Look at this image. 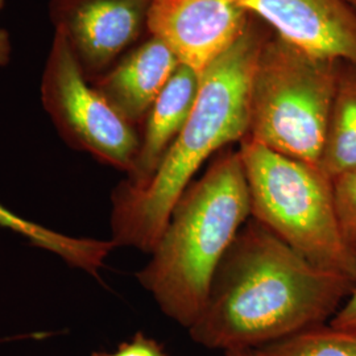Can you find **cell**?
I'll return each mask as SVG.
<instances>
[{
  "mask_svg": "<svg viewBox=\"0 0 356 356\" xmlns=\"http://www.w3.org/2000/svg\"><path fill=\"white\" fill-rule=\"evenodd\" d=\"M356 284L313 266L254 218L216 268L191 341L225 353L252 350L325 325Z\"/></svg>",
  "mask_w": 356,
  "mask_h": 356,
  "instance_id": "cell-1",
  "label": "cell"
},
{
  "mask_svg": "<svg viewBox=\"0 0 356 356\" xmlns=\"http://www.w3.org/2000/svg\"><path fill=\"white\" fill-rule=\"evenodd\" d=\"M266 32L252 16L238 41L201 74L186 124L151 179L141 188L122 182L113 193V242L152 252L179 197L204 161L250 129V86Z\"/></svg>",
  "mask_w": 356,
  "mask_h": 356,
  "instance_id": "cell-2",
  "label": "cell"
},
{
  "mask_svg": "<svg viewBox=\"0 0 356 356\" xmlns=\"http://www.w3.org/2000/svg\"><path fill=\"white\" fill-rule=\"evenodd\" d=\"M248 216L242 157L227 149L179 197L151 260L138 273L165 316L186 329L197 321L216 268Z\"/></svg>",
  "mask_w": 356,
  "mask_h": 356,
  "instance_id": "cell-3",
  "label": "cell"
},
{
  "mask_svg": "<svg viewBox=\"0 0 356 356\" xmlns=\"http://www.w3.org/2000/svg\"><path fill=\"white\" fill-rule=\"evenodd\" d=\"M339 61L305 51L273 32L259 53L250 86L247 138L319 166Z\"/></svg>",
  "mask_w": 356,
  "mask_h": 356,
  "instance_id": "cell-4",
  "label": "cell"
},
{
  "mask_svg": "<svg viewBox=\"0 0 356 356\" xmlns=\"http://www.w3.org/2000/svg\"><path fill=\"white\" fill-rule=\"evenodd\" d=\"M238 151L251 216L313 266L356 284V256L339 227L332 179L319 166L275 152L247 136Z\"/></svg>",
  "mask_w": 356,
  "mask_h": 356,
  "instance_id": "cell-5",
  "label": "cell"
},
{
  "mask_svg": "<svg viewBox=\"0 0 356 356\" xmlns=\"http://www.w3.org/2000/svg\"><path fill=\"white\" fill-rule=\"evenodd\" d=\"M41 101L61 138L129 175L140 148L136 126L85 78L63 35L54 33L41 78Z\"/></svg>",
  "mask_w": 356,
  "mask_h": 356,
  "instance_id": "cell-6",
  "label": "cell"
},
{
  "mask_svg": "<svg viewBox=\"0 0 356 356\" xmlns=\"http://www.w3.org/2000/svg\"><path fill=\"white\" fill-rule=\"evenodd\" d=\"M152 0H51L49 15L85 78L114 66L147 29Z\"/></svg>",
  "mask_w": 356,
  "mask_h": 356,
  "instance_id": "cell-7",
  "label": "cell"
},
{
  "mask_svg": "<svg viewBox=\"0 0 356 356\" xmlns=\"http://www.w3.org/2000/svg\"><path fill=\"white\" fill-rule=\"evenodd\" d=\"M251 19L234 0H152L147 31L179 64L202 74L238 41Z\"/></svg>",
  "mask_w": 356,
  "mask_h": 356,
  "instance_id": "cell-8",
  "label": "cell"
},
{
  "mask_svg": "<svg viewBox=\"0 0 356 356\" xmlns=\"http://www.w3.org/2000/svg\"><path fill=\"white\" fill-rule=\"evenodd\" d=\"M234 1L297 47L356 64V13L344 0Z\"/></svg>",
  "mask_w": 356,
  "mask_h": 356,
  "instance_id": "cell-9",
  "label": "cell"
},
{
  "mask_svg": "<svg viewBox=\"0 0 356 356\" xmlns=\"http://www.w3.org/2000/svg\"><path fill=\"white\" fill-rule=\"evenodd\" d=\"M178 66L175 53L163 41L149 36L90 83L136 126L144 122Z\"/></svg>",
  "mask_w": 356,
  "mask_h": 356,
  "instance_id": "cell-10",
  "label": "cell"
},
{
  "mask_svg": "<svg viewBox=\"0 0 356 356\" xmlns=\"http://www.w3.org/2000/svg\"><path fill=\"white\" fill-rule=\"evenodd\" d=\"M201 85V74L179 64L144 119L140 148L132 172L131 188L144 186L163 161L168 149L186 124Z\"/></svg>",
  "mask_w": 356,
  "mask_h": 356,
  "instance_id": "cell-11",
  "label": "cell"
},
{
  "mask_svg": "<svg viewBox=\"0 0 356 356\" xmlns=\"http://www.w3.org/2000/svg\"><path fill=\"white\" fill-rule=\"evenodd\" d=\"M319 168L331 179L356 168V64L339 61Z\"/></svg>",
  "mask_w": 356,
  "mask_h": 356,
  "instance_id": "cell-12",
  "label": "cell"
},
{
  "mask_svg": "<svg viewBox=\"0 0 356 356\" xmlns=\"http://www.w3.org/2000/svg\"><path fill=\"white\" fill-rule=\"evenodd\" d=\"M0 227L11 229L24 236L38 248L58 254L72 267L86 270L98 277L104 260L116 247L113 241H98L90 238H73L47 229L23 216L15 214L0 204Z\"/></svg>",
  "mask_w": 356,
  "mask_h": 356,
  "instance_id": "cell-13",
  "label": "cell"
},
{
  "mask_svg": "<svg viewBox=\"0 0 356 356\" xmlns=\"http://www.w3.org/2000/svg\"><path fill=\"white\" fill-rule=\"evenodd\" d=\"M247 351L250 356H356V335L321 325Z\"/></svg>",
  "mask_w": 356,
  "mask_h": 356,
  "instance_id": "cell-14",
  "label": "cell"
},
{
  "mask_svg": "<svg viewBox=\"0 0 356 356\" xmlns=\"http://www.w3.org/2000/svg\"><path fill=\"white\" fill-rule=\"evenodd\" d=\"M332 193L344 242L356 256V168L332 178Z\"/></svg>",
  "mask_w": 356,
  "mask_h": 356,
  "instance_id": "cell-15",
  "label": "cell"
},
{
  "mask_svg": "<svg viewBox=\"0 0 356 356\" xmlns=\"http://www.w3.org/2000/svg\"><path fill=\"white\" fill-rule=\"evenodd\" d=\"M91 356H166L163 347L152 338L138 332L129 342L120 344L114 353H94Z\"/></svg>",
  "mask_w": 356,
  "mask_h": 356,
  "instance_id": "cell-16",
  "label": "cell"
},
{
  "mask_svg": "<svg viewBox=\"0 0 356 356\" xmlns=\"http://www.w3.org/2000/svg\"><path fill=\"white\" fill-rule=\"evenodd\" d=\"M329 325L356 335V286L330 319Z\"/></svg>",
  "mask_w": 356,
  "mask_h": 356,
  "instance_id": "cell-17",
  "label": "cell"
},
{
  "mask_svg": "<svg viewBox=\"0 0 356 356\" xmlns=\"http://www.w3.org/2000/svg\"><path fill=\"white\" fill-rule=\"evenodd\" d=\"M3 7V0H0V10ZM11 41L7 31L0 28V67L6 66L11 60Z\"/></svg>",
  "mask_w": 356,
  "mask_h": 356,
  "instance_id": "cell-18",
  "label": "cell"
},
{
  "mask_svg": "<svg viewBox=\"0 0 356 356\" xmlns=\"http://www.w3.org/2000/svg\"><path fill=\"white\" fill-rule=\"evenodd\" d=\"M225 354L226 356H250L247 350H234V351H227Z\"/></svg>",
  "mask_w": 356,
  "mask_h": 356,
  "instance_id": "cell-19",
  "label": "cell"
},
{
  "mask_svg": "<svg viewBox=\"0 0 356 356\" xmlns=\"http://www.w3.org/2000/svg\"><path fill=\"white\" fill-rule=\"evenodd\" d=\"M344 1L356 13V0H344Z\"/></svg>",
  "mask_w": 356,
  "mask_h": 356,
  "instance_id": "cell-20",
  "label": "cell"
},
{
  "mask_svg": "<svg viewBox=\"0 0 356 356\" xmlns=\"http://www.w3.org/2000/svg\"><path fill=\"white\" fill-rule=\"evenodd\" d=\"M4 341H8V339H0V343H1V342H4Z\"/></svg>",
  "mask_w": 356,
  "mask_h": 356,
  "instance_id": "cell-21",
  "label": "cell"
}]
</instances>
